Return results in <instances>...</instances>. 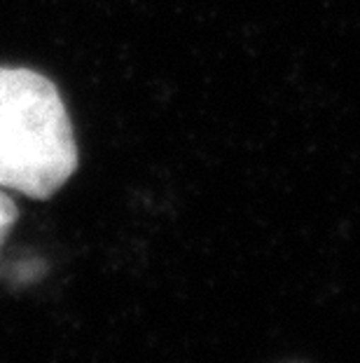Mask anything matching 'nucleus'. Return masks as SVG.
Segmentation results:
<instances>
[{"mask_svg": "<svg viewBox=\"0 0 360 363\" xmlns=\"http://www.w3.org/2000/svg\"><path fill=\"white\" fill-rule=\"evenodd\" d=\"M71 115L57 84L30 68L0 66V188L47 199L78 169Z\"/></svg>", "mask_w": 360, "mask_h": 363, "instance_id": "f257e3e1", "label": "nucleus"}, {"mask_svg": "<svg viewBox=\"0 0 360 363\" xmlns=\"http://www.w3.org/2000/svg\"><path fill=\"white\" fill-rule=\"evenodd\" d=\"M17 216H19L17 204L12 202L7 192L0 190V244L5 242V237H7V233L12 230L14 220H17Z\"/></svg>", "mask_w": 360, "mask_h": 363, "instance_id": "f03ea898", "label": "nucleus"}]
</instances>
